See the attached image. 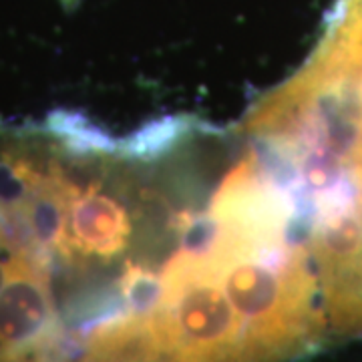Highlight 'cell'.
<instances>
[{
  "instance_id": "1",
  "label": "cell",
  "mask_w": 362,
  "mask_h": 362,
  "mask_svg": "<svg viewBox=\"0 0 362 362\" xmlns=\"http://www.w3.org/2000/svg\"><path fill=\"white\" fill-rule=\"evenodd\" d=\"M78 2H81V0H61V4H63V6H66V8H73V6H77Z\"/></svg>"
}]
</instances>
